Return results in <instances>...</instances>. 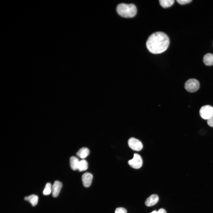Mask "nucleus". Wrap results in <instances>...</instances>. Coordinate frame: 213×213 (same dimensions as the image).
Masks as SVG:
<instances>
[{
  "instance_id": "10",
  "label": "nucleus",
  "mask_w": 213,
  "mask_h": 213,
  "mask_svg": "<svg viewBox=\"0 0 213 213\" xmlns=\"http://www.w3.org/2000/svg\"><path fill=\"white\" fill-rule=\"evenodd\" d=\"M203 61L206 65H213V54L208 53L205 54L203 57Z\"/></svg>"
},
{
  "instance_id": "6",
  "label": "nucleus",
  "mask_w": 213,
  "mask_h": 213,
  "mask_svg": "<svg viewBox=\"0 0 213 213\" xmlns=\"http://www.w3.org/2000/svg\"><path fill=\"white\" fill-rule=\"evenodd\" d=\"M129 147L133 150L136 151L141 150L143 147V144L141 141L134 138H131L128 141Z\"/></svg>"
},
{
  "instance_id": "11",
  "label": "nucleus",
  "mask_w": 213,
  "mask_h": 213,
  "mask_svg": "<svg viewBox=\"0 0 213 213\" xmlns=\"http://www.w3.org/2000/svg\"><path fill=\"white\" fill-rule=\"evenodd\" d=\"M80 160L75 156H71L70 159V165L71 168L73 170H78V168Z\"/></svg>"
},
{
  "instance_id": "4",
  "label": "nucleus",
  "mask_w": 213,
  "mask_h": 213,
  "mask_svg": "<svg viewBox=\"0 0 213 213\" xmlns=\"http://www.w3.org/2000/svg\"><path fill=\"white\" fill-rule=\"evenodd\" d=\"M199 114L202 118L208 120L213 115V107L209 105L203 106L199 110Z\"/></svg>"
},
{
  "instance_id": "14",
  "label": "nucleus",
  "mask_w": 213,
  "mask_h": 213,
  "mask_svg": "<svg viewBox=\"0 0 213 213\" xmlns=\"http://www.w3.org/2000/svg\"><path fill=\"white\" fill-rule=\"evenodd\" d=\"M88 168V163L87 161L84 159L80 161L78 166V170L81 172L86 170Z\"/></svg>"
},
{
  "instance_id": "18",
  "label": "nucleus",
  "mask_w": 213,
  "mask_h": 213,
  "mask_svg": "<svg viewBox=\"0 0 213 213\" xmlns=\"http://www.w3.org/2000/svg\"><path fill=\"white\" fill-rule=\"evenodd\" d=\"M176 1L179 4L183 5L191 2L192 0H177Z\"/></svg>"
},
{
  "instance_id": "8",
  "label": "nucleus",
  "mask_w": 213,
  "mask_h": 213,
  "mask_svg": "<svg viewBox=\"0 0 213 213\" xmlns=\"http://www.w3.org/2000/svg\"><path fill=\"white\" fill-rule=\"evenodd\" d=\"M62 187V183L58 181H55L51 187V193L53 196L57 197L59 195Z\"/></svg>"
},
{
  "instance_id": "5",
  "label": "nucleus",
  "mask_w": 213,
  "mask_h": 213,
  "mask_svg": "<svg viewBox=\"0 0 213 213\" xmlns=\"http://www.w3.org/2000/svg\"><path fill=\"white\" fill-rule=\"evenodd\" d=\"M129 164L132 168L139 169L141 167L143 164V160L141 156L138 154L135 153L133 158L128 161Z\"/></svg>"
},
{
  "instance_id": "16",
  "label": "nucleus",
  "mask_w": 213,
  "mask_h": 213,
  "mask_svg": "<svg viewBox=\"0 0 213 213\" xmlns=\"http://www.w3.org/2000/svg\"><path fill=\"white\" fill-rule=\"evenodd\" d=\"M51 185L49 183H47L43 191V194L45 195H48L51 193Z\"/></svg>"
},
{
  "instance_id": "15",
  "label": "nucleus",
  "mask_w": 213,
  "mask_h": 213,
  "mask_svg": "<svg viewBox=\"0 0 213 213\" xmlns=\"http://www.w3.org/2000/svg\"><path fill=\"white\" fill-rule=\"evenodd\" d=\"M159 1L160 5L164 8L171 6L175 2L174 0H160Z\"/></svg>"
},
{
  "instance_id": "20",
  "label": "nucleus",
  "mask_w": 213,
  "mask_h": 213,
  "mask_svg": "<svg viewBox=\"0 0 213 213\" xmlns=\"http://www.w3.org/2000/svg\"><path fill=\"white\" fill-rule=\"evenodd\" d=\"M157 213H167V212L164 209L161 208L157 212Z\"/></svg>"
},
{
  "instance_id": "2",
  "label": "nucleus",
  "mask_w": 213,
  "mask_h": 213,
  "mask_svg": "<svg viewBox=\"0 0 213 213\" xmlns=\"http://www.w3.org/2000/svg\"><path fill=\"white\" fill-rule=\"evenodd\" d=\"M116 10L120 16L127 18L134 17L137 12L135 6L133 4H120L117 6Z\"/></svg>"
},
{
  "instance_id": "12",
  "label": "nucleus",
  "mask_w": 213,
  "mask_h": 213,
  "mask_svg": "<svg viewBox=\"0 0 213 213\" xmlns=\"http://www.w3.org/2000/svg\"><path fill=\"white\" fill-rule=\"evenodd\" d=\"M89 154V150L86 147L80 149L76 153L77 155L80 158L84 159L87 157Z\"/></svg>"
},
{
  "instance_id": "9",
  "label": "nucleus",
  "mask_w": 213,
  "mask_h": 213,
  "mask_svg": "<svg viewBox=\"0 0 213 213\" xmlns=\"http://www.w3.org/2000/svg\"><path fill=\"white\" fill-rule=\"evenodd\" d=\"M159 197L156 194H152L148 197L145 202V205L148 206H153L158 201Z\"/></svg>"
},
{
  "instance_id": "3",
  "label": "nucleus",
  "mask_w": 213,
  "mask_h": 213,
  "mask_svg": "<svg viewBox=\"0 0 213 213\" xmlns=\"http://www.w3.org/2000/svg\"><path fill=\"white\" fill-rule=\"evenodd\" d=\"M200 84L199 81L195 79L192 78L188 80L185 84V89L188 92H193L199 88Z\"/></svg>"
},
{
  "instance_id": "21",
  "label": "nucleus",
  "mask_w": 213,
  "mask_h": 213,
  "mask_svg": "<svg viewBox=\"0 0 213 213\" xmlns=\"http://www.w3.org/2000/svg\"><path fill=\"white\" fill-rule=\"evenodd\" d=\"M151 213H157V212L156 211H154L152 212Z\"/></svg>"
},
{
  "instance_id": "13",
  "label": "nucleus",
  "mask_w": 213,
  "mask_h": 213,
  "mask_svg": "<svg viewBox=\"0 0 213 213\" xmlns=\"http://www.w3.org/2000/svg\"><path fill=\"white\" fill-rule=\"evenodd\" d=\"M24 199L29 202L33 206L37 204L38 201V196L36 195L32 194L28 196H26Z\"/></svg>"
},
{
  "instance_id": "17",
  "label": "nucleus",
  "mask_w": 213,
  "mask_h": 213,
  "mask_svg": "<svg viewBox=\"0 0 213 213\" xmlns=\"http://www.w3.org/2000/svg\"><path fill=\"white\" fill-rule=\"evenodd\" d=\"M127 211L126 209L123 207H118L116 209L115 213H127Z\"/></svg>"
},
{
  "instance_id": "1",
  "label": "nucleus",
  "mask_w": 213,
  "mask_h": 213,
  "mask_svg": "<svg viewBox=\"0 0 213 213\" xmlns=\"http://www.w3.org/2000/svg\"><path fill=\"white\" fill-rule=\"evenodd\" d=\"M170 43L168 36L162 32H157L151 35L146 42V46L151 53L157 54L162 53L167 49Z\"/></svg>"
},
{
  "instance_id": "7",
  "label": "nucleus",
  "mask_w": 213,
  "mask_h": 213,
  "mask_svg": "<svg viewBox=\"0 0 213 213\" xmlns=\"http://www.w3.org/2000/svg\"><path fill=\"white\" fill-rule=\"evenodd\" d=\"M93 176L89 172H85L84 173L82 177L83 184L85 187H88L91 185Z\"/></svg>"
},
{
  "instance_id": "19",
  "label": "nucleus",
  "mask_w": 213,
  "mask_h": 213,
  "mask_svg": "<svg viewBox=\"0 0 213 213\" xmlns=\"http://www.w3.org/2000/svg\"><path fill=\"white\" fill-rule=\"evenodd\" d=\"M207 123L209 126L213 127V115L207 120Z\"/></svg>"
}]
</instances>
